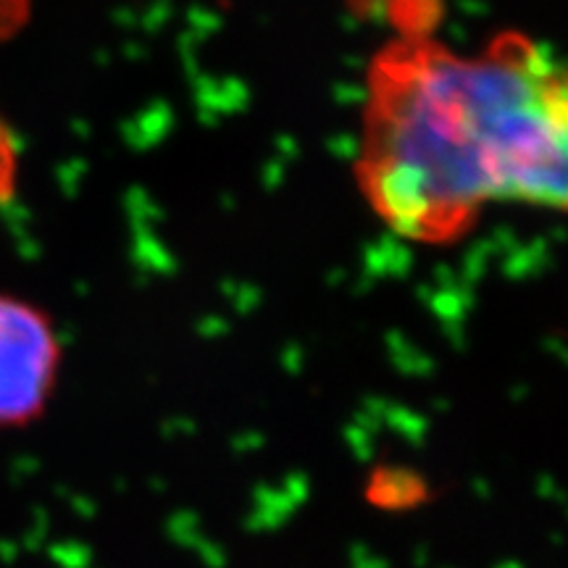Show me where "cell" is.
<instances>
[{
  "label": "cell",
  "mask_w": 568,
  "mask_h": 568,
  "mask_svg": "<svg viewBox=\"0 0 568 568\" xmlns=\"http://www.w3.org/2000/svg\"><path fill=\"white\" fill-rule=\"evenodd\" d=\"M361 172L382 219L418 240L485 203L568 211V63L529 42L397 51L379 63Z\"/></svg>",
  "instance_id": "6da1fadb"
},
{
  "label": "cell",
  "mask_w": 568,
  "mask_h": 568,
  "mask_svg": "<svg viewBox=\"0 0 568 568\" xmlns=\"http://www.w3.org/2000/svg\"><path fill=\"white\" fill-rule=\"evenodd\" d=\"M61 366L63 343L53 318L24 297L0 293V432L45 416Z\"/></svg>",
  "instance_id": "7a4b0ae2"
},
{
  "label": "cell",
  "mask_w": 568,
  "mask_h": 568,
  "mask_svg": "<svg viewBox=\"0 0 568 568\" xmlns=\"http://www.w3.org/2000/svg\"><path fill=\"white\" fill-rule=\"evenodd\" d=\"M21 176V142L11 124L0 119V205L17 197Z\"/></svg>",
  "instance_id": "3957f363"
},
{
  "label": "cell",
  "mask_w": 568,
  "mask_h": 568,
  "mask_svg": "<svg viewBox=\"0 0 568 568\" xmlns=\"http://www.w3.org/2000/svg\"><path fill=\"white\" fill-rule=\"evenodd\" d=\"M34 0H0V42H9L32 19Z\"/></svg>",
  "instance_id": "277c9868"
}]
</instances>
